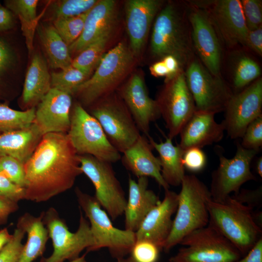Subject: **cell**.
Returning a JSON list of instances; mask_svg holds the SVG:
<instances>
[{
  "mask_svg": "<svg viewBox=\"0 0 262 262\" xmlns=\"http://www.w3.org/2000/svg\"><path fill=\"white\" fill-rule=\"evenodd\" d=\"M25 199L47 201L70 189L81 174L80 163L67 133L44 134L24 164Z\"/></svg>",
  "mask_w": 262,
  "mask_h": 262,
  "instance_id": "1",
  "label": "cell"
},
{
  "mask_svg": "<svg viewBox=\"0 0 262 262\" xmlns=\"http://www.w3.org/2000/svg\"><path fill=\"white\" fill-rule=\"evenodd\" d=\"M187 10L171 3L164 6L155 20L150 41L155 56H174L182 69L194 58Z\"/></svg>",
  "mask_w": 262,
  "mask_h": 262,
  "instance_id": "2",
  "label": "cell"
},
{
  "mask_svg": "<svg viewBox=\"0 0 262 262\" xmlns=\"http://www.w3.org/2000/svg\"><path fill=\"white\" fill-rule=\"evenodd\" d=\"M209 225L229 240L241 253L246 254L262 237L253 209L229 196L221 202L208 203Z\"/></svg>",
  "mask_w": 262,
  "mask_h": 262,
  "instance_id": "3",
  "label": "cell"
},
{
  "mask_svg": "<svg viewBox=\"0 0 262 262\" xmlns=\"http://www.w3.org/2000/svg\"><path fill=\"white\" fill-rule=\"evenodd\" d=\"M180 185L172 229L163 248L166 253L187 235L209 224L208 203L212 199L209 189L194 175L185 174Z\"/></svg>",
  "mask_w": 262,
  "mask_h": 262,
  "instance_id": "4",
  "label": "cell"
},
{
  "mask_svg": "<svg viewBox=\"0 0 262 262\" xmlns=\"http://www.w3.org/2000/svg\"><path fill=\"white\" fill-rule=\"evenodd\" d=\"M134 57L124 43H118L102 56L94 74L81 84L74 94L83 105L91 106L115 92L131 70Z\"/></svg>",
  "mask_w": 262,
  "mask_h": 262,
  "instance_id": "5",
  "label": "cell"
},
{
  "mask_svg": "<svg viewBox=\"0 0 262 262\" xmlns=\"http://www.w3.org/2000/svg\"><path fill=\"white\" fill-rule=\"evenodd\" d=\"M75 193L80 207L89 219L94 240V245L87 252L107 248L111 256L116 260L130 254L136 241L135 232L115 227L95 196L78 188Z\"/></svg>",
  "mask_w": 262,
  "mask_h": 262,
  "instance_id": "6",
  "label": "cell"
},
{
  "mask_svg": "<svg viewBox=\"0 0 262 262\" xmlns=\"http://www.w3.org/2000/svg\"><path fill=\"white\" fill-rule=\"evenodd\" d=\"M67 134L78 155H91L111 164L121 159L120 153L110 143L98 121L80 103L71 110Z\"/></svg>",
  "mask_w": 262,
  "mask_h": 262,
  "instance_id": "7",
  "label": "cell"
},
{
  "mask_svg": "<svg viewBox=\"0 0 262 262\" xmlns=\"http://www.w3.org/2000/svg\"><path fill=\"white\" fill-rule=\"evenodd\" d=\"M91 106L89 113L98 121L108 140L119 152L122 153L140 135L131 114L115 92Z\"/></svg>",
  "mask_w": 262,
  "mask_h": 262,
  "instance_id": "8",
  "label": "cell"
},
{
  "mask_svg": "<svg viewBox=\"0 0 262 262\" xmlns=\"http://www.w3.org/2000/svg\"><path fill=\"white\" fill-rule=\"evenodd\" d=\"M180 244L183 247L169 262H236L241 258L239 251L209 224L187 235Z\"/></svg>",
  "mask_w": 262,
  "mask_h": 262,
  "instance_id": "9",
  "label": "cell"
},
{
  "mask_svg": "<svg viewBox=\"0 0 262 262\" xmlns=\"http://www.w3.org/2000/svg\"><path fill=\"white\" fill-rule=\"evenodd\" d=\"M49 236L52 240L53 251L44 262H64L80 257L82 251H87L94 244L89 222L80 211L79 225L77 230L70 232L66 224L59 216L56 210L50 208L41 213Z\"/></svg>",
  "mask_w": 262,
  "mask_h": 262,
  "instance_id": "10",
  "label": "cell"
},
{
  "mask_svg": "<svg viewBox=\"0 0 262 262\" xmlns=\"http://www.w3.org/2000/svg\"><path fill=\"white\" fill-rule=\"evenodd\" d=\"M81 169L91 180L95 197L113 220L124 213L127 200L112 164L89 155H78Z\"/></svg>",
  "mask_w": 262,
  "mask_h": 262,
  "instance_id": "11",
  "label": "cell"
},
{
  "mask_svg": "<svg viewBox=\"0 0 262 262\" xmlns=\"http://www.w3.org/2000/svg\"><path fill=\"white\" fill-rule=\"evenodd\" d=\"M184 73L196 111L214 115L224 111L233 93L221 76L211 74L194 58L186 66Z\"/></svg>",
  "mask_w": 262,
  "mask_h": 262,
  "instance_id": "12",
  "label": "cell"
},
{
  "mask_svg": "<svg viewBox=\"0 0 262 262\" xmlns=\"http://www.w3.org/2000/svg\"><path fill=\"white\" fill-rule=\"evenodd\" d=\"M165 82L155 100L168 130L167 137L173 139L192 116L196 106L183 70Z\"/></svg>",
  "mask_w": 262,
  "mask_h": 262,
  "instance_id": "13",
  "label": "cell"
},
{
  "mask_svg": "<svg viewBox=\"0 0 262 262\" xmlns=\"http://www.w3.org/2000/svg\"><path fill=\"white\" fill-rule=\"evenodd\" d=\"M259 152L244 148L238 144L232 158H228L219 154V165L212 173L209 189L212 200L223 201L232 193H237L245 183L256 180L251 171L250 165Z\"/></svg>",
  "mask_w": 262,
  "mask_h": 262,
  "instance_id": "14",
  "label": "cell"
},
{
  "mask_svg": "<svg viewBox=\"0 0 262 262\" xmlns=\"http://www.w3.org/2000/svg\"><path fill=\"white\" fill-rule=\"evenodd\" d=\"M224 112L221 123L225 131L232 139L241 138L248 125L262 115V78L233 93Z\"/></svg>",
  "mask_w": 262,
  "mask_h": 262,
  "instance_id": "15",
  "label": "cell"
},
{
  "mask_svg": "<svg viewBox=\"0 0 262 262\" xmlns=\"http://www.w3.org/2000/svg\"><path fill=\"white\" fill-rule=\"evenodd\" d=\"M205 12L213 23L220 39L228 47L246 46L248 32L240 1L216 0L191 2Z\"/></svg>",
  "mask_w": 262,
  "mask_h": 262,
  "instance_id": "16",
  "label": "cell"
},
{
  "mask_svg": "<svg viewBox=\"0 0 262 262\" xmlns=\"http://www.w3.org/2000/svg\"><path fill=\"white\" fill-rule=\"evenodd\" d=\"M188 18L194 51L211 74L220 76L222 52L213 23L204 11L193 5L188 10Z\"/></svg>",
  "mask_w": 262,
  "mask_h": 262,
  "instance_id": "17",
  "label": "cell"
},
{
  "mask_svg": "<svg viewBox=\"0 0 262 262\" xmlns=\"http://www.w3.org/2000/svg\"><path fill=\"white\" fill-rule=\"evenodd\" d=\"M117 94L131 114L140 132L148 137L150 124L159 119L161 115L156 101L148 95L142 77L134 74L118 89Z\"/></svg>",
  "mask_w": 262,
  "mask_h": 262,
  "instance_id": "18",
  "label": "cell"
},
{
  "mask_svg": "<svg viewBox=\"0 0 262 262\" xmlns=\"http://www.w3.org/2000/svg\"><path fill=\"white\" fill-rule=\"evenodd\" d=\"M71 95L51 88L38 104L33 123L42 134L67 133L70 125Z\"/></svg>",
  "mask_w": 262,
  "mask_h": 262,
  "instance_id": "19",
  "label": "cell"
},
{
  "mask_svg": "<svg viewBox=\"0 0 262 262\" xmlns=\"http://www.w3.org/2000/svg\"><path fill=\"white\" fill-rule=\"evenodd\" d=\"M177 206L178 194L165 190L163 199L149 212L135 232L136 240L150 241L163 250L172 229V216Z\"/></svg>",
  "mask_w": 262,
  "mask_h": 262,
  "instance_id": "20",
  "label": "cell"
},
{
  "mask_svg": "<svg viewBox=\"0 0 262 262\" xmlns=\"http://www.w3.org/2000/svg\"><path fill=\"white\" fill-rule=\"evenodd\" d=\"M159 0H130L126 2V26L130 49L138 56L145 44L151 23L161 9Z\"/></svg>",
  "mask_w": 262,
  "mask_h": 262,
  "instance_id": "21",
  "label": "cell"
},
{
  "mask_svg": "<svg viewBox=\"0 0 262 262\" xmlns=\"http://www.w3.org/2000/svg\"><path fill=\"white\" fill-rule=\"evenodd\" d=\"M153 149L147 137L140 134L137 140L123 153L121 160L124 166L138 178L151 177L164 190L169 186L161 175V167L158 157L152 152Z\"/></svg>",
  "mask_w": 262,
  "mask_h": 262,
  "instance_id": "22",
  "label": "cell"
},
{
  "mask_svg": "<svg viewBox=\"0 0 262 262\" xmlns=\"http://www.w3.org/2000/svg\"><path fill=\"white\" fill-rule=\"evenodd\" d=\"M214 114L195 111L180 133L179 145L184 151L191 147H202L220 141L225 130L218 123Z\"/></svg>",
  "mask_w": 262,
  "mask_h": 262,
  "instance_id": "23",
  "label": "cell"
},
{
  "mask_svg": "<svg viewBox=\"0 0 262 262\" xmlns=\"http://www.w3.org/2000/svg\"><path fill=\"white\" fill-rule=\"evenodd\" d=\"M115 18V1L98 0L88 12L81 35L69 46L70 52H81L102 34L113 30Z\"/></svg>",
  "mask_w": 262,
  "mask_h": 262,
  "instance_id": "24",
  "label": "cell"
},
{
  "mask_svg": "<svg viewBox=\"0 0 262 262\" xmlns=\"http://www.w3.org/2000/svg\"><path fill=\"white\" fill-rule=\"evenodd\" d=\"M129 195L124 212L125 229L136 232L149 212L160 201L159 197L148 189L147 177L136 181L129 177Z\"/></svg>",
  "mask_w": 262,
  "mask_h": 262,
  "instance_id": "25",
  "label": "cell"
},
{
  "mask_svg": "<svg viewBox=\"0 0 262 262\" xmlns=\"http://www.w3.org/2000/svg\"><path fill=\"white\" fill-rule=\"evenodd\" d=\"M37 126L0 134V154L12 156L23 164L33 154L42 136Z\"/></svg>",
  "mask_w": 262,
  "mask_h": 262,
  "instance_id": "26",
  "label": "cell"
},
{
  "mask_svg": "<svg viewBox=\"0 0 262 262\" xmlns=\"http://www.w3.org/2000/svg\"><path fill=\"white\" fill-rule=\"evenodd\" d=\"M153 149L159 154L161 167V175L170 186L180 185L185 176V168L182 163L184 150L179 144L174 145L172 139L166 137L164 142L157 143L149 135L147 137Z\"/></svg>",
  "mask_w": 262,
  "mask_h": 262,
  "instance_id": "27",
  "label": "cell"
},
{
  "mask_svg": "<svg viewBox=\"0 0 262 262\" xmlns=\"http://www.w3.org/2000/svg\"><path fill=\"white\" fill-rule=\"evenodd\" d=\"M51 89V77L47 64L39 54H35L28 69L22 95L23 104L34 107Z\"/></svg>",
  "mask_w": 262,
  "mask_h": 262,
  "instance_id": "28",
  "label": "cell"
},
{
  "mask_svg": "<svg viewBox=\"0 0 262 262\" xmlns=\"http://www.w3.org/2000/svg\"><path fill=\"white\" fill-rule=\"evenodd\" d=\"M17 226L27 234V240L24 245L18 262H33L44 252L49 237L45 227L42 215L35 217L26 213L18 220Z\"/></svg>",
  "mask_w": 262,
  "mask_h": 262,
  "instance_id": "29",
  "label": "cell"
},
{
  "mask_svg": "<svg viewBox=\"0 0 262 262\" xmlns=\"http://www.w3.org/2000/svg\"><path fill=\"white\" fill-rule=\"evenodd\" d=\"M39 35L51 67L63 69L71 66L72 60L69 46L53 25L42 26L39 30Z\"/></svg>",
  "mask_w": 262,
  "mask_h": 262,
  "instance_id": "30",
  "label": "cell"
},
{
  "mask_svg": "<svg viewBox=\"0 0 262 262\" xmlns=\"http://www.w3.org/2000/svg\"><path fill=\"white\" fill-rule=\"evenodd\" d=\"M37 0H7L4 1L6 7L19 18L21 29L26 37L29 52L33 49L34 33L37 24Z\"/></svg>",
  "mask_w": 262,
  "mask_h": 262,
  "instance_id": "31",
  "label": "cell"
},
{
  "mask_svg": "<svg viewBox=\"0 0 262 262\" xmlns=\"http://www.w3.org/2000/svg\"><path fill=\"white\" fill-rule=\"evenodd\" d=\"M112 33V30L106 32L80 52L72 60V66L90 75L103 56Z\"/></svg>",
  "mask_w": 262,
  "mask_h": 262,
  "instance_id": "32",
  "label": "cell"
},
{
  "mask_svg": "<svg viewBox=\"0 0 262 262\" xmlns=\"http://www.w3.org/2000/svg\"><path fill=\"white\" fill-rule=\"evenodd\" d=\"M35 108L21 111L11 108L7 103H0V134L30 127L35 118Z\"/></svg>",
  "mask_w": 262,
  "mask_h": 262,
  "instance_id": "33",
  "label": "cell"
},
{
  "mask_svg": "<svg viewBox=\"0 0 262 262\" xmlns=\"http://www.w3.org/2000/svg\"><path fill=\"white\" fill-rule=\"evenodd\" d=\"M90 75L70 66L58 72H52L51 88L74 94L77 88L89 78Z\"/></svg>",
  "mask_w": 262,
  "mask_h": 262,
  "instance_id": "34",
  "label": "cell"
},
{
  "mask_svg": "<svg viewBox=\"0 0 262 262\" xmlns=\"http://www.w3.org/2000/svg\"><path fill=\"white\" fill-rule=\"evenodd\" d=\"M261 73L260 66L254 60L243 56L239 58L234 66L233 86L236 89L242 90L260 78Z\"/></svg>",
  "mask_w": 262,
  "mask_h": 262,
  "instance_id": "35",
  "label": "cell"
},
{
  "mask_svg": "<svg viewBox=\"0 0 262 262\" xmlns=\"http://www.w3.org/2000/svg\"><path fill=\"white\" fill-rule=\"evenodd\" d=\"M88 12L76 16L54 20L53 26L68 46L81 35Z\"/></svg>",
  "mask_w": 262,
  "mask_h": 262,
  "instance_id": "36",
  "label": "cell"
},
{
  "mask_svg": "<svg viewBox=\"0 0 262 262\" xmlns=\"http://www.w3.org/2000/svg\"><path fill=\"white\" fill-rule=\"evenodd\" d=\"M5 33L0 32V94L16 62L15 50Z\"/></svg>",
  "mask_w": 262,
  "mask_h": 262,
  "instance_id": "37",
  "label": "cell"
},
{
  "mask_svg": "<svg viewBox=\"0 0 262 262\" xmlns=\"http://www.w3.org/2000/svg\"><path fill=\"white\" fill-rule=\"evenodd\" d=\"M0 174L21 187L25 186L24 164L17 159L0 154Z\"/></svg>",
  "mask_w": 262,
  "mask_h": 262,
  "instance_id": "38",
  "label": "cell"
},
{
  "mask_svg": "<svg viewBox=\"0 0 262 262\" xmlns=\"http://www.w3.org/2000/svg\"><path fill=\"white\" fill-rule=\"evenodd\" d=\"M97 0H64L59 2L54 11L55 19L76 16L90 10Z\"/></svg>",
  "mask_w": 262,
  "mask_h": 262,
  "instance_id": "39",
  "label": "cell"
},
{
  "mask_svg": "<svg viewBox=\"0 0 262 262\" xmlns=\"http://www.w3.org/2000/svg\"><path fill=\"white\" fill-rule=\"evenodd\" d=\"M161 249L154 243L146 240H136L130 252L135 262H157Z\"/></svg>",
  "mask_w": 262,
  "mask_h": 262,
  "instance_id": "40",
  "label": "cell"
},
{
  "mask_svg": "<svg viewBox=\"0 0 262 262\" xmlns=\"http://www.w3.org/2000/svg\"><path fill=\"white\" fill-rule=\"evenodd\" d=\"M25 233L17 226L11 240L0 251V262H18L24 246L22 241Z\"/></svg>",
  "mask_w": 262,
  "mask_h": 262,
  "instance_id": "41",
  "label": "cell"
},
{
  "mask_svg": "<svg viewBox=\"0 0 262 262\" xmlns=\"http://www.w3.org/2000/svg\"><path fill=\"white\" fill-rule=\"evenodd\" d=\"M241 139L240 144L244 148L260 151L262 147V115L248 125Z\"/></svg>",
  "mask_w": 262,
  "mask_h": 262,
  "instance_id": "42",
  "label": "cell"
},
{
  "mask_svg": "<svg viewBox=\"0 0 262 262\" xmlns=\"http://www.w3.org/2000/svg\"><path fill=\"white\" fill-rule=\"evenodd\" d=\"M248 31L262 26V2L260 0H240Z\"/></svg>",
  "mask_w": 262,
  "mask_h": 262,
  "instance_id": "43",
  "label": "cell"
},
{
  "mask_svg": "<svg viewBox=\"0 0 262 262\" xmlns=\"http://www.w3.org/2000/svg\"><path fill=\"white\" fill-rule=\"evenodd\" d=\"M182 163L184 168L192 172H198L205 168L207 157L201 148L191 147L184 150Z\"/></svg>",
  "mask_w": 262,
  "mask_h": 262,
  "instance_id": "44",
  "label": "cell"
},
{
  "mask_svg": "<svg viewBox=\"0 0 262 262\" xmlns=\"http://www.w3.org/2000/svg\"><path fill=\"white\" fill-rule=\"evenodd\" d=\"M0 196L17 203L25 199V190L0 174Z\"/></svg>",
  "mask_w": 262,
  "mask_h": 262,
  "instance_id": "45",
  "label": "cell"
},
{
  "mask_svg": "<svg viewBox=\"0 0 262 262\" xmlns=\"http://www.w3.org/2000/svg\"><path fill=\"white\" fill-rule=\"evenodd\" d=\"M232 196L239 202L252 209L260 206L262 201V187L253 189H240Z\"/></svg>",
  "mask_w": 262,
  "mask_h": 262,
  "instance_id": "46",
  "label": "cell"
},
{
  "mask_svg": "<svg viewBox=\"0 0 262 262\" xmlns=\"http://www.w3.org/2000/svg\"><path fill=\"white\" fill-rule=\"evenodd\" d=\"M246 46L258 55H262V26L256 29L248 31Z\"/></svg>",
  "mask_w": 262,
  "mask_h": 262,
  "instance_id": "47",
  "label": "cell"
},
{
  "mask_svg": "<svg viewBox=\"0 0 262 262\" xmlns=\"http://www.w3.org/2000/svg\"><path fill=\"white\" fill-rule=\"evenodd\" d=\"M18 208L17 203L0 196V225L5 224L10 214Z\"/></svg>",
  "mask_w": 262,
  "mask_h": 262,
  "instance_id": "48",
  "label": "cell"
},
{
  "mask_svg": "<svg viewBox=\"0 0 262 262\" xmlns=\"http://www.w3.org/2000/svg\"><path fill=\"white\" fill-rule=\"evenodd\" d=\"M236 262H262V237H261L246 255Z\"/></svg>",
  "mask_w": 262,
  "mask_h": 262,
  "instance_id": "49",
  "label": "cell"
},
{
  "mask_svg": "<svg viewBox=\"0 0 262 262\" xmlns=\"http://www.w3.org/2000/svg\"><path fill=\"white\" fill-rule=\"evenodd\" d=\"M14 26V15L6 7L0 6V32L11 30Z\"/></svg>",
  "mask_w": 262,
  "mask_h": 262,
  "instance_id": "50",
  "label": "cell"
},
{
  "mask_svg": "<svg viewBox=\"0 0 262 262\" xmlns=\"http://www.w3.org/2000/svg\"><path fill=\"white\" fill-rule=\"evenodd\" d=\"M169 72L168 79L166 82L174 77L182 69L178 59L174 56L168 55L162 58Z\"/></svg>",
  "mask_w": 262,
  "mask_h": 262,
  "instance_id": "51",
  "label": "cell"
},
{
  "mask_svg": "<svg viewBox=\"0 0 262 262\" xmlns=\"http://www.w3.org/2000/svg\"><path fill=\"white\" fill-rule=\"evenodd\" d=\"M150 73L156 77H164L165 82L169 78V72L165 64L162 60L158 61L152 65L149 68Z\"/></svg>",
  "mask_w": 262,
  "mask_h": 262,
  "instance_id": "52",
  "label": "cell"
},
{
  "mask_svg": "<svg viewBox=\"0 0 262 262\" xmlns=\"http://www.w3.org/2000/svg\"><path fill=\"white\" fill-rule=\"evenodd\" d=\"M13 234L9 233L7 228L0 230V251L11 240Z\"/></svg>",
  "mask_w": 262,
  "mask_h": 262,
  "instance_id": "53",
  "label": "cell"
},
{
  "mask_svg": "<svg viewBox=\"0 0 262 262\" xmlns=\"http://www.w3.org/2000/svg\"><path fill=\"white\" fill-rule=\"evenodd\" d=\"M255 169L258 175L262 178V157H259L255 163Z\"/></svg>",
  "mask_w": 262,
  "mask_h": 262,
  "instance_id": "54",
  "label": "cell"
},
{
  "mask_svg": "<svg viewBox=\"0 0 262 262\" xmlns=\"http://www.w3.org/2000/svg\"><path fill=\"white\" fill-rule=\"evenodd\" d=\"M69 262H86L85 259V254L80 256L76 259L70 261Z\"/></svg>",
  "mask_w": 262,
  "mask_h": 262,
  "instance_id": "55",
  "label": "cell"
},
{
  "mask_svg": "<svg viewBox=\"0 0 262 262\" xmlns=\"http://www.w3.org/2000/svg\"><path fill=\"white\" fill-rule=\"evenodd\" d=\"M116 262H135L130 256L128 258L125 257L120 259L116 260Z\"/></svg>",
  "mask_w": 262,
  "mask_h": 262,
  "instance_id": "56",
  "label": "cell"
},
{
  "mask_svg": "<svg viewBox=\"0 0 262 262\" xmlns=\"http://www.w3.org/2000/svg\"><path fill=\"white\" fill-rule=\"evenodd\" d=\"M1 6L0 3V6Z\"/></svg>",
  "mask_w": 262,
  "mask_h": 262,
  "instance_id": "57",
  "label": "cell"
},
{
  "mask_svg": "<svg viewBox=\"0 0 262 262\" xmlns=\"http://www.w3.org/2000/svg\"><path fill=\"white\" fill-rule=\"evenodd\" d=\"M115 262H116L115 261Z\"/></svg>",
  "mask_w": 262,
  "mask_h": 262,
  "instance_id": "58",
  "label": "cell"
}]
</instances>
